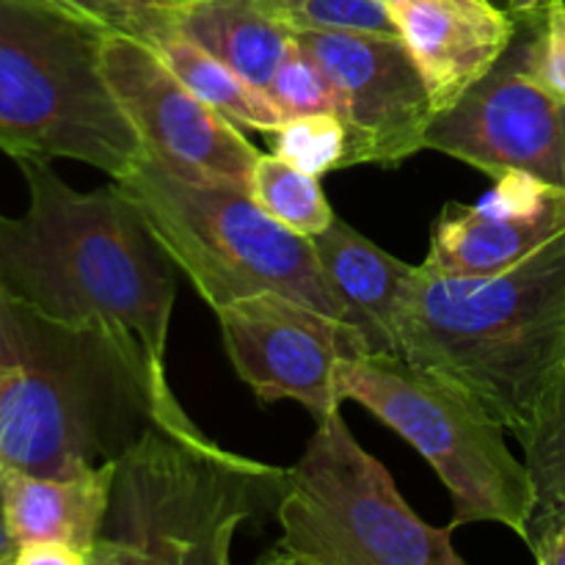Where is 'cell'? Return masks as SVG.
I'll use <instances>...</instances> for the list:
<instances>
[{"instance_id":"cell-19","label":"cell","mask_w":565,"mask_h":565,"mask_svg":"<svg viewBox=\"0 0 565 565\" xmlns=\"http://www.w3.org/2000/svg\"><path fill=\"white\" fill-rule=\"evenodd\" d=\"M252 199L279 224L301 237H318L334 224V210L326 202L318 177L296 169L279 154H259L252 177Z\"/></svg>"},{"instance_id":"cell-33","label":"cell","mask_w":565,"mask_h":565,"mask_svg":"<svg viewBox=\"0 0 565 565\" xmlns=\"http://www.w3.org/2000/svg\"><path fill=\"white\" fill-rule=\"evenodd\" d=\"M386 6H390V11H397L401 9V6H406V3H412V0H384Z\"/></svg>"},{"instance_id":"cell-18","label":"cell","mask_w":565,"mask_h":565,"mask_svg":"<svg viewBox=\"0 0 565 565\" xmlns=\"http://www.w3.org/2000/svg\"><path fill=\"white\" fill-rule=\"evenodd\" d=\"M147 42L158 50L163 64L196 94L199 99L218 110L235 127L257 132H276L285 125V116L276 108L270 94L252 86L246 77L237 75L230 64L215 58L213 53L188 39L177 28H160Z\"/></svg>"},{"instance_id":"cell-1","label":"cell","mask_w":565,"mask_h":565,"mask_svg":"<svg viewBox=\"0 0 565 565\" xmlns=\"http://www.w3.org/2000/svg\"><path fill=\"white\" fill-rule=\"evenodd\" d=\"M31 204L0 215V296L39 318L103 334L147 397L158 428L207 441L169 384V323L177 298L169 254L116 182L81 193L50 160L22 158Z\"/></svg>"},{"instance_id":"cell-5","label":"cell","mask_w":565,"mask_h":565,"mask_svg":"<svg viewBox=\"0 0 565 565\" xmlns=\"http://www.w3.org/2000/svg\"><path fill=\"white\" fill-rule=\"evenodd\" d=\"M147 218L154 241L215 309L279 292L353 326L326 281L312 237L270 218L235 188L188 182L147 158L114 180Z\"/></svg>"},{"instance_id":"cell-6","label":"cell","mask_w":565,"mask_h":565,"mask_svg":"<svg viewBox=\"0 0 565 565\" xmlns=\"http://www.w3.org/2000/svg\"><path fill=\"white\" fill-rule=\"evenodd\" d=\"M334 386L342 403L367 408L434 467L452 497V530L502 524L527 544L539 505L533 475L467 392L401 353L342 359Z\"/></svg>"},{"instance_id":"cell-13","label":"cell","mask_w":565,"mask_h":565,"mask_svg":"<svg viewBox=\"0 0 565 565\" xmlns=\"http://www.w3.org/2000/svg\"><path fill=\"white\" fill-rule=\"evenodd\" d=\"M565 235V191L527 174L497 180L489 204H447L430 230L425 268L447 276H491L516 268Z\"/></svg>"},{"instance_id":"cell-22","label":"cell","mask_w":565,"mask_h":565,"mask_svg":"<svg viewBox=\"0 0 565 565\" xmlns=\"http://www.w3.org/2000/svg\"><path fill=\"white\" fill-rule=\"evenodd\" d=\"M274 154L312 177L348 169L345 125L334 114L287 119L274 132Z\"/></svg>"},{"instance_id":"cell-32","label":"cell","mask_w":565,"mask_h":565,"mask_svg":"<svg viewBox=\"0 0 565 565\" xmlns=\"http://www.w3.org/2000/svg\"><path fill=\"white\" fill-rule=\"evenodd\" d=\"M257 565H307V563L298 561V557H292V555H287L285 550H279V546H276V550L268 552V555H265Z\"/></svg>"},{"instance_id":"cell-8","label":"cell","mask_w":565,"mask_h":565,"mask_svg":"<svg viewBox=\"0 0 565 565\" xmlns=\"http://www.w3.org/2000/svg\"><path fill=\"white\" fill-rule=\"evenodd\" d=\"M279 550L307 565H467L452 527H430L408 508L384 463L340 412L320 419L276 497Z\"/></svg>"},{"instance_id":"cell-15","label":"cell","mask_w":565,"mask_h":565,"mask_svg":"<svg viewBox=\"0 0 565 565\" xmlns=\"http://www.w3.org/2000/svg\"><path fill=\"white\" fill-rule=\"evenodd\" d=\"M312 246L326 281L370 353H397V315L414 265L386 254L340 218L312 237Z\"/></svg>"},{"instance_id":"cell-26","label":"cell","mask_w":565,"mask_h":565,"mask_svg":"<svg viewBox=\"0 0 565 565\" xmlns=\"http://www.w3.org/2000/svg\"><path fill=\"white\" fill-rule=\"evenodd\" d=\"M11 565H88V552L55 541H33V544H20Z\"/></svg>"},{"instance_id":"cell-12","label":"cell","mask_w":565,"mask_h":565,"mask_svg":"<svg viewBox=\"0 0 565 565\" xmlns=\"http://www.w3.org/2000/svg\"><path fill=\"white\" fill-rule=\"evenodd\" d=\"M329 75L348 132V166H401L425 149L434 99L401 36L292 33Z\"/></svg>"},{"instance_id":"cell-31","label":"cell","mask_w":565,"mask_h":565,"mask_svg":"<svg viewBox=\"0 0 565 565\" xmlns=\"http://www.w3.org/2000/svg\"><path fill=\"white\" fill-rule=\"evenodd\" d=\"M17 550H20V544H17V539H14V535H11V527H9V513H6L3 478H0V565L14 561Z\"/></svg>"},{"instance_id":"cell-17","label":"cell","mask_w":565,"mask_h":565,"mask_svg":"<svg viewBox=\"0 0 565 565\" xmlns=\"http://www.w3.org/2000/svg\"><path fill=\"white\" fill-rule=\"evenodd\" d=\"M163 28L185 33L265 94L292 44V31L268 0H191L171 11Z\"/></svg>"},{"instance_id":"cell-7","label":"cell","mask_w":565,"mask_h":565,"mask_svg":"<svg viewBox=\"0 0 565 565\" xmlns=\"http://www.w3.org/2000/svg\"><path fill=\"white\" fill-rule=\"evenodd\" d=\"M285 472L152 423L116 461L103 535L130 546L138 565H235V533L279 497Z\"/></svg>"},{"instance_id":"cell-24","label":"cell","mask_w":565,"mask_h":565,"mask_svg":"<svg viewBox=\"0 0 565 565\" xmlns=\"http://www.w3.org/2000/svg\"><path fill=\"white\" fill-rule=\"evenodd\" d=\"M533 72L541 86L565 103V0L533 31Z\"/></svg>"},{"instance_id":"cell-21","label":"cell","mask_w":565,"mask_h":565,"mask_svg":"<svg viewBox=\"0 0 565 565\" xmlns=\"http://www.w3.org/2000/svg\"><path fill=\"white\" fill-rule=\"evenodd\" d=\"M292 33H362L401 36L384 0H268Z\"/></svg>"},{"instance_id":"cell-11","label":"cell","mask_w":565,"mask_h":565,"mask_svg":"<svg viewBox=\"0 0 565 565\" xmlns=\"http://www.w3.org/2000/svg\"><path fill=\"white\" fill-rule=\"evenodd\" d=\"M226 356L263 403L296 401L326 419L340 412L334 370L370 353L353 326L279 292L241 298L215 309Z\"/></svg>"},{"instance_id":"cell-30","label":"cell","mask_w":565,"mask_h":565,"mask_svg":"<svg viewBox=\"0 0 565 565\" xmlns=\"http://www.w3.org/2000/svg\"><path fill=\"white\" fill-rule=\"evenodd\" d=\"M563 0H500L502 9L519 22V25H541L552 9Z\"/></svg>"},{"instance_id":"cell-14","label":"cell","mask_w":565,"mask_h":565,"mask_svg":"<svg viewBox=\"0 0 565 565\" xmlns=\"http://www.w3.org/2000/svg\"><path fill=\"white\" fill-rule=\"evenodd\" d=\"M392 17L436 116L494 70L519 31V22L494 0H412Z\"/></svg>"},{"instance_id":"cell-25","label":"cell","mask_w":565,"mask_h":565,"mask_svg":"<svg viewBox=\"0 0 565 565\" xmlns=\"http://www.w3.org/2000/svg\"><path fill=\"white\" fill-rule=\"evenodd\" d=\"M66 14L86 20L103 31L138 33L136 0H44Z\"/></svg>"},{"instance_id":"cell-2","label":"cell","mask_w":565,"mask_h":565,"mask_svg":"<svg viewBox=\"0 0 565 565\" xmlns=\"http://www.w3.org/2000/svg\"><path fill=\"white\" fill-rule=\"evenodd\" d=\"M397 353L452 381L524 445L565 362V235L491 276L414 265Z\"/></svg>"},{"instance_id":"cell-9","label":"cell","mask_w":565,"mask_h":565,"mask_svg":"<svg viewBox=\"0 0 565 565\" xmlns=\"http://www.w3.org/2000/svg\"><path fill=\"white\" fill-rule=\"evenodd\" d=\"M533 31L519 25L494 70L436 116L425 149L463 160L491 180L527 174L565 191V103L535 77Z\"/></svg>"},{"instance_id":"cell-34","label":"cell","mask_w":565,"mask_h":565,"mask_svg":"<svg viewBox=\"0 0 565 565\" xmlns=\"http://www.w3.org/2000/svg\"><path fill=\"white\" fill-rule=\"evenodd\" d=\"M3 565H11V563H3Z\"/></svg>"},{"instance_id":"cell-3","label":"cell","mask_w":565,"mask_h":565,"mask_svg":"<svg viewBox=\"0 0 565 565\" xmlns=\"http://www.w3.org/2000/svg\"><path fill=\"white\" fill-rule=\"evenodd\" d=\"M152 425L147 397L97 331L39 318L0 296V469L75 478Z\"/></svg>"},{"instance_id":"cell-10","label":"cell","mask_w":565,"mask_h":565,"mask_svg":"<svg viewBox=\"0 0 565 565\" xmlns=\"http://www.w3.org/2000/svg\"><path fill=\"white\" fill-rule=\"evenodd\" d=\"M103 70L149 158L180 180L252 191L257 149L199 99L147 39L105 33Z\"/></svg>"},{"instance_id":"cell-29","label":"cell","mask_w":565,"mask_h":565,"mask_svg":"<svg viewBox=\"0 0 565 565\" xmlns=\"http://www.w3.org/2000/svg\"><path fill=\"white\" fill-rule=\"evenodd\" d=\"M88 565H138L136 552L110 535H99L97 544L88 550Z\"/></svg>"},{"instance_id":"cell-16","label":"cell","mask_w":565,"mask_h":565,"mask_svg":"<svg viewBox=\"0 0 565 565\" xmlns=\"http://www.w3.org/2000/svg\"><path fill=\"white\" fill-rule=\"evenodd\" d=\"M116 461L75 478H39L3 472L9 527L17 544L55 541L88 552L105 530Z\"/></svg>"},{"instance_id":"cell-4","label":"cell","mask_w":565,"mask_h":565,"mask_svg":"<svg viewBox=\"0 0 565 565\" xmlns=\"http://www.w3.org/2000/svg\"><path fill=\"white\" fill-rule=\"evenodd\" d=\"M103 28L44 0H0V149L81 160L110 180L143 158L103 70Z\"/></svg>"},{"instance_id":"cell-20","label":"cell","mask_w":565,"mask_h":565,"mask_svg":"<svg viewBox=\"0 0 565 565\" xmlns=\"http://www.w3.org/2000/svg\"><path fill=\"white\" fill-rule=\"evenodd\" d=\"M522 450L524 463L533 475L535 497H539L533 524H530V541H533V535L541 530L565 522V362L552 386L544 414Z\"/></svg>"},{"instance_id":"cell-28","label":"cell","mask_w":565,"mask_h":565,"mask_svg":"<svg viewBox=\"0 0 565 565\" xmlns=\"http://www.w3.org/2000/svg\"><path fill=\"white\" fill-rule=\"evenodd\" d=\"M191 3V0H136L138 11V33L136 36L147 39L149 33H154L158 28L166 25L169 14L180 6Z\"/></svg>"},{"instance_id":"cell-23","label":"cell","mask_w":565,"mask_h":565,"mask_svg":"<svg viewBox=\"0 0 565 565\" xmlns=\"http://www.w3.org/2000/svg\"><path fill=\"white\" fill-rule=\"evenodd\" d=\"M268 94L285 119L318 114L340 116V97H337L329 75L320 70L318 61L296 39H292L281 66L276 70Z\"/></svg>"},{"instance_id":"cell-27","label":"cell","mask_w":565,"mask_h":565,"mask_svg":"<svg viewBox=\"0 0 565 565\" xmlns=\"http://www.w3.org/2000/svg\"><path fill=\"white\" fill-rule=\"evenodd\" d=\"M530 550L535 555V565H565V522L535 533Z\"/></svg>"}]
</instances>
